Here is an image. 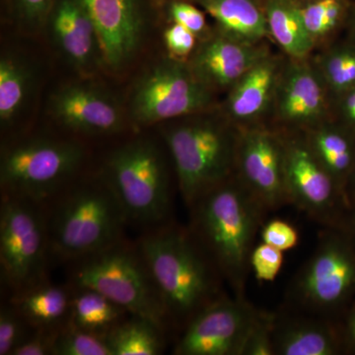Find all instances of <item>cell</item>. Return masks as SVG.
<instances>
[{"label":"cell","instance_id":"6da1fadb","mask_svg":"<svg viewBox=\"0 0 355 355\" xmlns=\"http://www.w3.org/2000/svg\"><path fill=\"white\" fill-rule=\"evenodd\" d=\"M157 287L171 331L223 296L222 277L188 227L171 222L148 229L137 240Z\"/></svg>","mask_w":355,"mask_h":355},{"label":"cell","instance_id":"7a4b0ae2","mask_svg":"<svg viewBox=\"0 0 355 355\" xmlns=\"http://www.w3.org/2000/svg\"><path fill=\"white\" fill-rule=\"evenodd\" d=\"M189 231L222 279L244 296L254 240L268 212L235 174L189 207Z\"/></svg>","mask_w":355,"mask_h":355},{"label":"cell","instance_id":"3957f363","mask_svg":"<svg viewBox=\"0 0 355 355\" xmlns=\"http://www.w3.org/2000/svg\"><path fill=\"white\" fill-rule=\"evenodd\" d=\"M239 132L220 106L166 121L161 135L188 209L235 174Z\"/></svg>","mask_w":355,"mask_h":355},{"label":"cell","instance_id":"277c9868","mask_svg":"<svg viewBox=\"0 0 355 355\" xmlns=\"http://www.w3.org/2000/svg\"><path fill=\"white\" fill-rule=\"evenodd\" d=\"M46 209L51 258L73 263L125 239L127 217L99 175L77 178Z\"/></svg>","mask_w":355,"mask_h":355},{"label":"cell","instance_id":"5b68a950","mask_svg":"<svg viewBox=\"0 0 355 355\" xmlns=\"http://www.w3.org/2000/svg\"><path fill=\"white\" fill-rule=\"evenodd\" d=\"M128 224L146 230L169 221L172 191L164 153L153 139L137 137L114 148L99 174Z\"/></svg>","mask_w":355,"mask_h":355},{"label":"cell","instance_id":"8992f818","mask_svg":"<svg viewBox=\"0 0 355 355\" xmlns=\"http://www.w3.org/2000/svg\"><path fill=\"white\" fill-rule=\"evenodd\" d=\"M69 284L94 289L132 316L146 318L170 333L164 305L137 243L121 240L73 261Z\"/></svg>","mask_w":355,"mask_h":355},{"label":"cell","instance_id":"52a82bcc","mask_svg":"<svg viewBox=\"0 0 355 355\" xmlns=\"http://www.w3.org/2000/svg\"><path fill=\"white\" fill-rule=\"evenodd\" d=\"M86 157L77 140L35 137L11 144L1 153V195L46 207L79 178Z\"/></svg>","mask_w":355,"mask_h":355},{"label":"cell","instance_id":"ba28073f","mask_svg":"<svg viewBox=\"0 0 355 355\" xmlns=\"http://www.w3.org/2000/svg\"><path fill=\"white\" fill-rule=\"evenodd\" d=\"M340 231L330 228L292 280L288 303L297 312L331 317L355 294V249Z\"/></svg>","mask_w":355,"mask_h":355},{"label":"cell","instance_id":"9c48e42d","mask_svg":"<svg viewBox=\"0 0 355 355\" xmlns=\"http://www.w3.org/2000/svg\"><path fill=\"white\" fill-rule=\"evenodd\" d=\"M51 258L48 214L44 205L26 198L1 195L0 272L13 292L46 279Z\"/></svg>","mask_w":355,"mask_h":355},{"label":"cell","instance_id":"30bf717a","mask_svg":"<svg viewBox=\"0 0 355 355\" xmlns=\"http://www.w3.org/2000/svg\"><path fill=\"white\" fill-rule=\"evenodd\" d=\"M220 106L217 94L196 77L188 62L170 58L139 79L130 112L140 125L166 123Z\"/></svg>","mask_w":355,"mask_h":355},{"label":"cell","instance_id":"8fae6325","mask_svg":"<svg viewBox=\"0 0 355 355\" xmlns=\"http://www.w3.org/2000/svg\"><path fill=\"white\" fill-rule=\"evenodd\" d=\"M282 133L289 205L322 225L338 226L343 207H349L342 190L313 153L303 133Z\"/></svg>","mask_w":355,"mask_h":355},{"label":"cell","instance_id":"7c38bea8","mask_svg":"<svg viewBox=\"0 0 355 355\" xmlns=\"http://www.w3.org/2000/svg\"><path fill=\"white\" fill-rule=\"evenodd\" d=\"M239 128L236 178L268 214L289 205L282 133L268 123Z\"/></svg>","mask_w":355,"mask_h":355},{"label":"cell","instance_id":"4fadbf2b","mask_svg":"<svg viewBox=\"0 0 355 355\" xmlns=\"http://www.w3.org/2000/svg\"><path fill=\"white\" fill-rule=\"evenodd\" d=\"M260 312L244 296L231 298L224 294L187 324L173 354L242 355L247 336Z\"/></svg>","mask_w":355,"mask_h":355},{"label":"cell","instance_id":"5bb4252c","mask_svg":"<svg viewBox=\"0 0 355 355\" xmlns=\"http://www.w3.org/2000/svg\"><path fill=\"white\" fill-rule=\"evenodd\" d=\"M331 120V98L311 58H286L268 125L284 133H305Z\"/></svg>","mask_w":355,"mask_h":355},{"label":"cell","instance_id":"9a60e30c","mask_svg":"<svg viewBox=\"0 0 355 355\" xmlns=\"http://www.w3.org/2000/svg\"><path fill=\"white\" fill-rule=\"evenodd\" d=\"M99 40L101 58L113 69L132 57L141 38L146 10L157 0H81Z\"/></svg>","mask_w":355,"mask_h":355},{"label":"cell","instance_id":"2e32d148","mask_svg":"<svg viewBox=\"0 0 355 355\" xmlns=\"http://www.w3.org/2000/svg\"><path fill=\"white\" fill-rule=\"evenodd\" d=\"M270 51V42L245 44L216 31L198 42L188 64L203 85L216 94H227L248 70Z\"/></svg>","mask_w":355,"mask_h":355},{"label":"cell","instance_id":"e0dca14e","mask_svg":"<svg viewBox=\"0 0 355 355\" xmlns=\"http://www.w3.org/2000/svg\"><path fill=\"white\" fill-rule=\"evenodd\" d=\"M53 118L67 130L85 135L123 132L125 118L120 104L107 91L91 84H72L51 97Z\"/></svg>","mask_w":355,"mask_h":355},{"label":"cell","instance_id":"ac0fdd59","mask_svg":"<svg viewBox=\"0 0 355 355\" xmlns=\"http://www.w3.org/2000/svg\"><path fill=\"white\" fill-rule=\"evenodd\" d=\"M286 58L270 51L226 94L220 109L238 128L268 123Z\"/></svg>","mask_w":355,"mask_h":355},{"label":"cell","instance_id":"d6986e66","mask_svg":"<svg viewBox=\"0 0 355 355\" xmlns=\"http://www.w3.org/2000/svg\"><path fill=\"white\" fill-rule=\"evenodd\" d=\"M275 355H336L343 349L340 331L328 318L275 313Z\"/></svg>","mask_w":355,"mask_h":355},{"label":"cell","instance_id":"ffe728a7","mask_svg":"<svg viewBox=\"0 0 355 355\" xmlns=\"http://www.w3.org/2000/svg\"><path fill=\"white\" fill-rule=\"evenodd\" d=\"M48 23L58 48L77 69H89L101 55L95 26L81 0H55Z\"/></svg>","mask_w":355,"mask_h":355},{"label":"cell","instance_id":"44dd1931","mask_svg":"<svg viewBox=\"0 0 355 355\" xmlns=\"http://www.w3.org/2000/svg\"><path fill=\"white\" fill-rule=\"evenodd\" d=\"M214 20L216 31L245 44L272 42L259 0H191Z\"/></svg>","mask_w":355,"mask_h":355},{"label":"cell","instance_id":"7402d4cb","mask_svg":"<svg viewBox=\"0 0 355 355\" xmlns=\"http://www.w3.org/2000/svg\"><path fill=\"white\" fill-rule=\"evenodd\" d=\"M72 287L51 284L44 279L10 293L8 302L33 328H62L69 322Z\"/></svg>","mask_w":355,"mask_h":355},{"label":"cell","instance_id":"603a6c76","mask_svg":"<svg viewBox=\"0 0 355 355\" xmlns=\"http://www.w3.org/2000/svg\"><path fill=\"white\" fill-rule=\"evenodd\" d=\"M303 135L313 153L345 197V187L355 164L354 133L330 120Z\"/></svg>","mask_w":355,"mask_h":355},{"label":"cell","instance_id":"cb8c5ba5","mask_svg":"<svg viewBox=\"0 0 355 355\" xmlns=\"http://www.w3.org/2000/svg\"><path fill=\"white\" fill-rule=\"evenodd\" d=\"M265 11L272 43L291 58L305 60L316 49L293 0H266Z\"/></svg>","mask_w":355,"mask_h":355},{"label":"cell","instance_id":"d4e9b609","mask_svg":"<svg viewBox=\"0 0 355 355\" xmlns=\"http://www.w3.org/2000/svg\"><path fill=\"white\" fill-rule=\"evenodd\" d=\"M70 286L72 297L67 324L71 326L107 335L116 324L132 316L127 310L94 289Z\"/></svg>","mask_w":355,"mask_h":355},{"label":"cell","instance_id":"484cf974","mask_svg":"<svg viewBox=\"0 0 355 355\" xmlns=\"http://www.w3.org/2000/svg\"><path fill=\"white\" fill-rule=\"evenodd\" d=\"M168 331L146 318L130 316L107 334L113 355H159Z\"/></svg>","mask_w":355,"mask_h":355},{"label":"cell","instance_id":"4316f807","mask_svg":"<svg viewBox=\"0 0 355 355\" xmlns=\"http://www.w3.org/2000/svg\"><path fill=\"white\" fill-rule=\"evenodd\" d=\"M315 46L327 44L349 15V0H293Z\"/></svg>","mask_w":355,"mask_h":355},{"label":"cell","instance_id":"83f0119b","mask_svg":"<svg viewBox=\"0 0 355 355\" xmlns=\"http://www.w3.org/2000/svg\"><path fill=\"white\" fill-rule=\"evenodd\" d=\"M312 60L331 100L355 86V44H333Z\"/></svg>","mask_w":355,"mask_h":355},{"label":"cell","instance_id":"f1b7e54d","mask_svg":"<svg viewBox=\"0 0 355 355\" xmlns=\"http://www.w3.org/2000/svg\"><path fill=\"white\" fill-rule=\"evenodd\" d=\"M29 70L17 58L2 57L0 62V121L8 125L17 116L29 92Z\"/></svg>","mask_w":355,"mask_h":355},{"label":"cell","instance_id":"f546056e","mask_svg":"<svg viewBox=\"0 0 355 355\" xmlns=\"http://www.w3.org/2000/svg\"><path fill=\"white\" fill-rule=\"evenodd\" d=\"M53 355H113L107 335L67 324L58 335Z\"/></svg>","mask_w":355,"mask_h":355},{"label":"cell","instance_id":"4dcf8cb0","mask_svg":"<svg viewBox=\"0 0 355 355\" xmlns=\"http://www.w3.org/2000/svg\"><path fill=\"white\" fill-rule=\"evenodd\" d=\"M35 330L8 301L0 309V355H12L14 350Z\"/></svg>","mask_w":355,"mask_h":355},{"label":"cell","instance_id":"1f68e13d","mask_svg":"<svg viewBox=\"0 0 355 355\" xmlns=\"http://www.w3.org/2000/svg\"><path fill=\"white\" fill-rule=\"evenodd\" d=\"M170 22L178 23L193 32L198 40L210 35L205 11L195 6L191 0H169L165 4Z\"/></svg>","mask_w":355,"mask_h":355},{"label":"cell","instance_id":"d6a6232c","mask_svg":"<svg viewBox=\"0 0 355 355\" xmlns=\"http://www.w3.org/2000/svg\"><path fill=\"white\" fill-rule=\"evenodd\" d=\"M284 252L261 242L254 245L250 256V268L261 282H273L284 266Z\"/></svg>","mask_w":355,"mask_h":355},{"label":"cell","instance_id":"836d02e7","mask_svg":"<svg viewBox=\"0 0 355 355\" xmlns=\"http://www.w3.org/2000/svg\"><path fill=\"white\" fill-rule=\"evenodd\" d=\"M275 318V313L261 311L247 336L242 355H275L273 343Z\"/></svg>","mask_w":355,"mask_h":355},{"label":"cell","instance_id":"e575fe53","mask_svg":"<svg viewBox=\"0 0 355 355\" xmlns=\"http://www.w3.org/2000/svg\"><path fill=\"white\" fill-rule=\"evenodd\" d=\"M261 242L286 252L298 246L300 236L291 222L284 219H270L265 222L260 231Z\"/></svg>","mask_w":355,"mask_h":355},{"label":"cell","instance_id":"d590c367","mask_svg":"<svg viewBox=\"0 0 355 355\" xmlns=\"http://www.w3.org/2000/svg\"><path fill=\"white\" fill-rule=\"evenodd\" d=\"M55 0H6L9 13L28 26H41L48 22Z\"/></svg>","mask_w":355,"mask_h":355},{"label":"cell","instance_id":"8d00e7d4","mask_svg":"<svg viewBox=\"0 0 355 355\" xmlns=\"http://www.w3.org/2000/svg\"><path fill=\"white\" fill-rule=\"evenodd\" d=\"M198 37L178 23L170 22L169 27L165 30L164 43L170 58L178 60L188 62L193 51L197 49Z\"/></svg>","mask_w":355,"mask_h":355},{"label":"cell","instance_id":"74e56055","mask_svg":"<svg viewBox=\"0 0 355 355\" xmlns=\"http://www.w3.org/2000/svg\"><path fill=\"white\" fill-rule=\"evenodd\" d=\"M62 328L35 329L14 350L12 355H53L55 343Z\"/></svg>","mask_w":355,"mask_h":355},{"label":"cell","instance_id":"f35d334b","mask_svg":"<svg viewBox=\"0 0 355 355\" xmlns=\"http://www.w3.org/2000/svg\"><path fill=\"white\" fill-rule=\"evenodd\" d=\"M331 120L355 135V86L331 100Z\"/></svg>","mask_w":355,"mask_h":355},{"label":"cell","instance_id":"ab89813d","mask_svg":"<svg viewBox=\"0 0 355 355\" xmlns=\"http://www.w3.org/2000/svg\"><path fill=\"white\" fill-rule=\"evenodd\" d=\"M340 335L342 338L343 349L347 347L355 352V305L350 308L349 314L345 317Z\"/></svg>","mask_w":355,"mask_h":355},{"label":"cell","instance_id":"60d3db41","mask_svg":"<svg viewBox=\"0 0 355 355\" xmlns=\"http://www.w3.org/2000/svg\"><path fill=\"white\" fill-rule=\"evenodd\" d=\"M345 198H347V205H355V164L352 174H350L347 187H345Z\"/></svg>","mask_w":355,"mask_h":355},{"label":"cell","instance_id":"b9f144b4","mask_svg":"<svg viewBox=\"0 0 355 355\" xmlns=\"http://www.w3.org/2000/svg\"><path fill=\"white\" fill-rule=\"evenodd\" d=\"M350 26V42L355 44V6H352L349 11V18Z\"/></svg>","mask_w":355,"mask_h":355},{"label":"cell","instance_id":"7bdbcfd3","mask_svg":"<svg viewBox=\"0 0 355 355\" xmlns=\"http://www.w3.org/2000/svg\"><path fill=\"white\" fill-rule=\"evenodd\" d=\"M350 227H352V234H354V236H355V217L354 218V220L352 221V226H350Z\"/></svg>","mask_w":355,"mask_h":355},{"label":"cell","instance_id":"ee69618b","mask_svg":"<svg viewBox=\"0 0 355 355\" xmlns=\"http://www.w3.org/2000/svg\"><path fill=\"white\" fill-rule=\"evenodd\" d=\"M168 1H169V0H157L158 3L160 4L161 6H165V4L167 3Z\"/></svg>","mask_w":355,"mask_h":355},{"label":"cell","instance_id":"f6af8a7d","mask_svg":"<svg viewBox=\"0 0 355 355\" xmlns=\"http://www.w3.org/2000/svg\"><path fill=\"white\" fill-rule=\"evenodd\" d=\"M259 1H260L261 3L263 4V6H265L266 0H259Z\"/></svg>","mask_w":355,"mask_h":355},{"label":"cell","instance_id":"bcb514c9","mask_svg":"<svg viewBox=\"0 0 355 355\" xmlns=\"http://www.w3.org/2000/svg\"></svg>","mask_w":355,"mask_h":355}]
</instances>
